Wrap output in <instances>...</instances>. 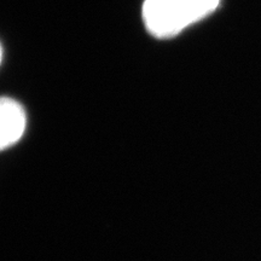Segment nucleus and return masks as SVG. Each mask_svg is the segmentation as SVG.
I'll return each instance as SVG.
<instances>
[{
  "label": "nucleus",
  "mask_w": 261,
  "mask_h": 261,
  "mask_svg": "<svg viewBox=\"0 0 261 261\" xmlns=\"http://www.w3.org/2000/svg\"><path fill=\"white\" fill-rule=\"evenodd\" d=\"M142 14L146 29L160 39L175 37L203 19L196 0H145Z\"/></svg>",
  "instance_id": "1"
},
{
  "label": "nucleus",
  "mask_w": 261,
  "mask_h": 261,
  "mask_svg": "<svg viewBox=\"0 0 261 261\" xmlns=\"http://www.w3.org/2000/svg\"><path fill=\"white\" fill-rule=\"evenodd\" d=\"M27 115L17 100L0 97V151L12 146L23 136Z\"/></svg>",
  "instance_id": "2"
},
{
  "label": "nucleus",
  "mask_w": 261,
  "mask_h": 261,
  "mask_svg": "<svg viewBox=\"0 0 261 261\" xmlns=\"http://www.w3.org/2000/svg\"><path fill=\"white\" fill-rule=\"evenodd\" d=\"M2 61H3V47L2 45H0V63H2Z\"/></svg>",
  "instance_id": "3"
}]
</instances>
